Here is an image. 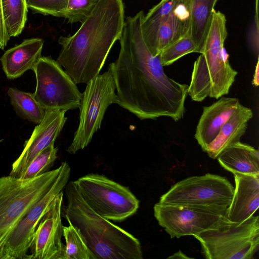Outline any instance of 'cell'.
I'll use <instances>...</instances> for the list:
<instances>
[{
    "mask_svg": "<svg viewBox=\"0 0 259 259\" xmlns=\"http://www.w3.org/2000/svg\"><path fill=\"white\" fill-rule=\"evenodd\" d=\"M115 85L108 70L89 81L82 94L78 128L67 151L75 154L84 149L92 140L95 133L100 128L108 107L117 103Z\"/></svg>",
    "mask_w": 259,
    "mask_h": 259,
    "instance_id": "cell-9",
    "label": "cell"
},
{
    "mask_svg": "<svg viewBox=\"0 0 259 259\" xmlns=\"http://www.w3.org/2000/svg\"><path fill=\"white\" fill-rule=\"evenodd\" d=\"M258 58H257V61L255 68L254 73L253 75L252 84L255 87H257L259 83L258 75H259V66H258Z\"/></svg>",
    "mask_w": 259,
    "mask_h": 259,
    "instance_id": "cell-32",
    "label": "cell"
},
{
    "mask_svg": "<svg viewBox=\"0 0 259 259\" xmlns=\"http://www.w3.org/2000/svg\"><path fill=\"white\" fill-rule=\"evenodd\" d=\"M191 53H196V46L188 33L165 48L158 56L162 65L165 66Z\"/></svg>",
    "mask_w": 259,
    "mask_h": 259,
    "instance_id": "cell-27",
    "label": "cell"
},
{
    "mask_svg": "<svg viewBox=\"0 0 259 259\" xmlns=\"http://www.w3.org/2000/svg\"><path fill=\"white\" fill-rule=\"evenodd\" d=\"M57 152L54 144L48 146L32 160L19 178H33L49 171L57 157Z\"/></svg>",
    "mask_w": 259,
    "mask_h": 259,
    "instance_id": "cell-26",
    "label": "cell"
},
{
    "mask_svg": "<svg viewBox=\"0 0 259 259\" xmlns=\"http://www.w3.org/2000/svg\"><path fill=\"white\" fill-rule=\"evenodd\" d=\"M64 110H46L41 122L34 128L24 149L12 166L10 176L19 178L32 160L49 145L54 144L67 118Z\"/></svg>",
    "mask_w": 259,
    "mask_h": 259,
    "instance_id": "cell-14",
    "label": "cell"
},
{
    "mask_svg": "<svg viewBox=\"0 0 259 259\" xmlns=\"http://www.w3.org/2000/svg\"><path fill=\"white\" fill-rule=\"evenodd\" d=\"M226 170L234 173L259 175V152L240 141L228 146L217 158Z\"/></svg>",
    "mask_w": 259,
    "mask_h": 259,
    "instance_id": "cell-20",
    "label": "cell"
},
{
    "mask_svg": "<svg viewBox=\"0 0 259 259\" xmlns=\"http://www.w3.org/2000/svg\"><path fill=\"white\" fill-rule=\"evenodd\" d=\"M99 0H69L62 17L68 22H82L93 10Z\"/></svg>",
    "mask_w": 259,
    "mask_h": 259,
    "instance_id": "cell-28",
    "label": "cell"
},
{
    "mask_svg": "<svg viewBox=\"0 0 259 259\" xmlns=\"http://www.w3.org/2000/svg\"><path fill=\"white\" fill-rule=\"evenodd\" d=\"M36 77L35 99L46 110L79 107L82 94L71 77L51 57H40L32 69Z\"/></svg>",
    "mask_w": 259,
    "mask_h": 259,
    "instance_id": "cell-10",
    "label": "cell"
},
{
    "mask_svg": "<svg viewBox=\"0 0 259 259\" xmlns=\"http://www.w3.org/2000/svg\"><path fill=\"white\" fill-rule=\"evenodd\" d=\"M191 13V0H178L158 29L153 56H158L165 48L190 33Z\"/></svg>",
    "mask_w": 259,
    "mask_h": 259,
    "instance_id": "cell-18",
    "label": "cell"
},
{
    "mask_svg": "<svg viewBox=\"0 0 259 259\" xmlns=\"http://www.w3.org/2000/svg\"><path fill=\"white\" fill-rule=\"evenodd\" d=\"M3 13L9 36H19L24 29L27 19L26 0H2Z\"/></svg>",
    "mask_w": 259,
    "mask_h": 259,
    "instance_id": "cell-24",
    "label": "cell"
},
{
    "mask_svg": "<svg viewBox=\"0 0 259 259\" xmlns=\"http://www.w3.org/2000/svg\"><path fill=\"white\" fill-rule=\"evenodd\" d=\"M63 192L54 199L38 222L27 259H63L65 244L62 241L63 226L61 214Z\"/></svg>",
    "mask_w": 259,
    "mask_h": 259,
    "instance_id": "cell-13",
    "label": "cell"
},
{
    "mask_svg": "<svg viewBox=\"0 0 259 259\" xmlns=\"http://www.w3.org/2000/svg\"><path fill=\"white\" fill-rule=\"evenodd\" d=\"M61 165L60 172L49 190L9 234L2 249L1 259L27 258V252L38 222L68 183L70 167L66 161Z\"/></svg>",
    "mask_w": 259,
    "mask_h": 259,
    "instance_id": "cell-11",
    "label": "cell"
},
{
    "mask_svg": "<svg viewBox=\"0 0 259 259\" xmlns=\"http://www.w3.org/2000/svg\"><path fill=\"white\" fill-rule=\"evenodd\" d=\"M178 0H161L144 16L142 23L143 36L152 54L158 29L172 11Z\"/></svg>",
    "mask_w": 259,
    "mask_h": 259,
    "instance_id": "cell-22",
    "label": "cell"
},
{
    "mask_svg": "<svg viewBox=\"0 0 259 259\" xmlns=\"http://www.w3.org/2000/svg\"><path fill=\"white\" fill-rule=\"evenodd\" d=\"M7 93L11 105L20 117L37 124L41 122L46 109L35 99L33 94L14 88H9Z\"/></svg>",
    "mask_w": 259,
    "mask_h": 259,
    "instance_id": "cell-23",
    "label": "cell"
},
{
    "mask_svg": "<svg viewBox=\"0 0 259 259\" xmlns=\"http://www.w3.org/2000/svg\"><path fill=\"white\" fill-rule=\"evenodd\" d=\"M86 203L109 221L121 222L132 215L139 201L129 188L103 175L89 174L74 181Z\"/></svg>",
    "mask_w": 259,
    "mask_h": 259,
    "instance_id": "cell-7",
    "label": "cell"
},
{
    "mask_svg": "<svg viewBox=\"0 0 259 259\" xmlns=\"http://www.w3.org/2000/svg\"><path fill=\"white\" fill-rule=\"evenodd\" d=\"M191 257L187 256L186 254L183 253L181 251H179L174 254L173 255L169 256L168 258H191Z\"/></svg>",
    "mask_w": 259,
    "mask_h": 259,
    "instance_id": "cell-33",
    "label": "cell"
},
{
    "mask_svg": "<svg viewBox=\"0 0 259 259\" xmlns=\"http://www.w3.org/2000/svg\"><path fill=\"white\" fill-rule=\"evenodd\" d=\"M207 259H251L259 248V218L241 222L222 216L208 229L194 236Z\"/></svg>",
    "mask_w": 259,
    "mask_h": 259,
    "instance_id": "cell-5",
    "label": "cell"
},
{
    "mask_svg": "<svg viewBox=\"0 0 259 259\" xmlns=\"http://www.w3.org/2000/svg\"><path fill=\"white\" fill-rule=\"evenodd\" d=\"M235 187L226 217L233 222H242L251 216L259 206V175L233 174Z\"/></svg>",
    "mask_w": 259,
    "mask_h": 259,
    "instance_id": "cell-16",
    "label": "cell"
},
{
    "mask_svg": "<svg viewBox=\"0 0 259 259\" xmlns=\"http://www.w3.org/2000/svg\"><path fill=\"white\" fill-rule=\"evenodd\" d=\"M124 22L123 0H99L74 34L59 37L56 61L75 84L87 83L99 74Z\"/></svg>",
    "mask_w": 259,
    "mask_h": 259,
    "instance_id": "cell-2",
    "label": "cell"
},
{
    "mask_svg": "<svg viewBox=\"0 0 259 259\" xmlns=\"http://www.w3.org/2000/svg\"><path fill=\"white\" fill-rule=\"evenodd\" d=\"M4 19L2 0H0V49L4 50L10 40Z\"/></svg>",
    "mask_w": 259,
    "mask_h": 259,
    "instance_id": "cell-31",
    "label": "cell"
},
{
    "mask_svg": "<svg viewBox=\"0 0 259 259\" xmlns=\"http://www.w3.org/2000/svg\"><path fill=\"white\" fill-rule=\"evenodd\" d=\"M69 0H26L33 13L62 17Z\"/></svg>",
    "mask_w": 259,
    "mask_h": 259,
    "instance_id": "cell-29",
    "label": "cell"
},
{
    "mask_svg": "<svg viewBox=\"0 0 259 259\" xmlns=\"http://www.w3.org/2000/svg\"><path fill=\"white\" fill-rule=\"evenodd\" d=\"M68 224V226H63L65 241L63 259H96L79 232Z\"/></svg>",
    "mask_w": 259,
    "mask_h": 259,
    "instance_id": "cell-25",
    "label": "cell"
},
{
    "mask_svg": "<svg viewBox=\"0 0 259 259\" xmlns=\"http://www.w3.org/2000/svg\"><path fill=\"white\" fill-rule=\"evenodd\" d=\"M234 191V188L226 178L207 174L189 177L177 182L160 197L158 203L227 213Z\"/></svg>",
    "mask_w": 259,
    "mask_h": 259,
    "instance_id": "cell-8",
    "label": "cell"
},
{
    "mask_svg": "<svg viewBox=\"0 0 259 259\" xmlns=\"http://www.w3.org/2000/svg\"><path fill=\"white\" fill-rule=\"evenodd\" d=\"M218 0H191L190 34L200 53L209 30L214 7Z\"/></svg>",
    "mask_w": 259,
    "mask_h": 259,
    "instance_id": "cell-21",
    "label": "cell"
},
{
    "mask_svg": "<svg viewBox=\"0 0 259 259\" xmlns=\"http://www.w3.org/2000/svg\"><path fill=\"white\" fill-rule=\"evenodd\" d=\"M65 188L67 203L64 217L79 232L96 259L143 258L139 240L90 208L74 181Z\"/></svg>",
    "mask_w": 259,
    "mask_h": 259,
    "instance_id": "cell-3",
    "label": "cell"
},
{
    "mask_svg": "<svg viewBox=\"0 0 259 259\" xmlns=\"http://www.w3.org/2000/svg\"><path fill=\"white\" fill-rule=\"evenodd\" d=\"M144 16L141 11L126 18L118 58L109 65L117 104L142 120L166 116L177 121L185 112L189 85L169 77L159 56L150 52L142 34Z\"/></svg>",
    "mask_w": 259,
    "mask_h": 259,
    "instance_id": "cell-1",
    "label": "cell"
},
{
    "mask_svg": "<svg viewBox=\"0 0 259 259\" xmlns=\"http://www.w3.org/2000/svg\"><path fill=\"white\" fill-rule=\"evenodd\" d=\"M227 36L225 16L214 10L200 55L193 65L188 91L193 101L201 102L207 97L218 99L228 94L237 72L230 64L224 48Z\"/></svg>",
    "mask_w": 259,
    "mask_h": 259,
    "instance_id": "cell-4",
    "label": "cell"
},
{
    "mask_svg": "<svg viewBox=\"0 0 259 259\" xmlns=\"http://www.w3.org/2000/svg\"><path fill=\"white\" fill-rule=\"evenodd\" d=\"M153 209L159 225L171 238L198 235L212 227L226 214V212L158 202L154 205Z\"/></svg>",
    "mask_w": 259,
    "mask_h": 259,
    "instance_id": "cell-12",
    "label": "cell"
},
{
    "mask_svg": "<svg viewBox=\"0 0 259 259\" xmlns=\"http://www.w3.org/2000/svg\"><path fill=\"white\" fill-rule=\"evenodd\" d=\"M252 116L251 109L240 104L222 126L217 137L207 146L204 152L210 158L217 159L228 146L240 141Z\"/></svg>",
    "mask_w": 259,
    "mask_h": 259,
    "instance_id": "cell-19",
    "label": "cell"
},
{
    "mask_svg": "<svg viewBox=\"0 0 259 259\" xmlns=\"http://www.w3.org/2000/svg\"><path fill=\"white\" fill-rule=\"evenodd\" d=\"M61 169V165L31 179L0 178V259L9 234L49 190Z\"/></svg>",
    "mask_w": 259,
    "mask_h": 259,
    "instance_id": "cell-6",
    "label": "cell"
},
{
    "mask_svg": "<svg viewBox=\"0 0 259 259\" xmlns=\"http://www.w3.org/2000/svg\"><path fill=\"white\" fill-rule=\"evenodd\" d=\"M258 0H255V14L253 28L251 29L248 35V43L253 53L258 57Z\"/></svg>",
    "mask_w": 259,
    "mask_h": 259,
    "instance_id": "cell-30",
    "label": "cell"
},
{
    "mask_svg": "<svg viewBox=\"0 0 259 259\" xmlns=\"http://www.w3.org/2000/svg\"><path fill=\"white\" fill-rule=\"evenodd\" d=\"M240 104L237 98L222 97L211 105L203 107L194 135L203 151Z\"/></svg>",
    "mask_w": 259,
    "mask_h": 259,
    "instance_id": "cell-15",
    "label": "cell"
},
{
    "mask_svg": "<svg viewBox=\"0 0 259 259\" xmlns=\"http://www.w3.org/2000/svg\"><path fill=\"white\" fill-rule=\"evenodd\" d=\"M44 43L40 38H27L7 50L0 58L7 77L14 79L32 70L41 57Z\"/></svg>",
    "mask_w": 259,
    "mask_h": 259,
    "instance_id": "cell-17",
    "label": "cell"
}]
</instances>
